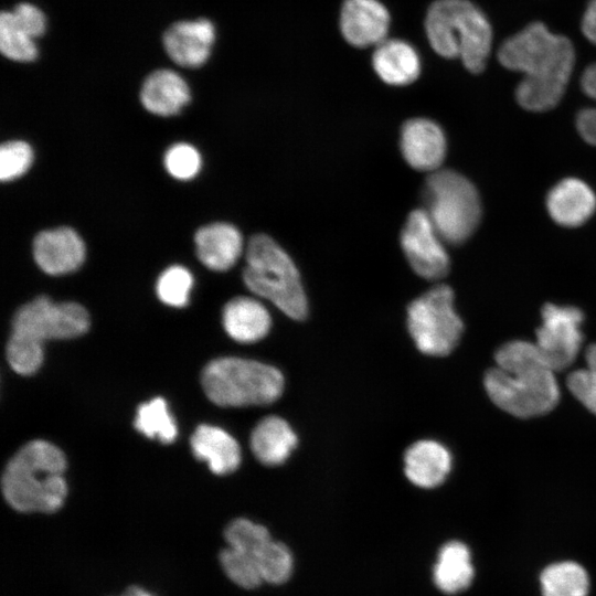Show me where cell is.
<instances>
[{"mask_svg":"<svg viewBox=\"0 0 596 596\" xmlns=\"http://www.w3.org/2000/svg\"><path fill=\"white\" fill-rule=\"evenodd\" d=\"M297 445V436L290 425L279 416L263 418L253 429L251 448L264 465L283 464Z\"/></svg>","mask_w":596,"mask_h":596,"instance_id":"obj_23","label":"cell"},{"mask_svg":"<svg viewBox=\"0 0 596 596\" xmlns=\"http://www.w3.org/2000/svg\"><path fill=\"white\" fill-rule=\"evenodd\" d=\"M163 163L167 172L177 180L194 178L202 166L201 155L192 145L178 142L171 146L164 155Z\"/></svg>","mask_w":596,"mask_h":596,"instance_id":"obj_34","label":"cell"},{"mask_svg":"<svg viewBox=\"0 0 596 596\" xmlns=\"http://www.w3.org/2000/svg\"><path fill=\"white\" fill-rule=\"evenodd\" d=\"M542 323L534 342L549 366L557 372L568 368L576 359L583 333V312L573 306L545 304L541 311Z\"/></svg>","mask_w":596,"mask_h":596,"instance_id":"obj_10","label":"cell"},{"mask_svg":"<svg viewBox=\"0 0 596 596\" xmlns=\"http://www.w3.org/2000/svg\"><path fill=\"white\" fill-rule=\"evenodd\" d=\"M372 65L386 84L404 86L416 81L421 73V58L413 45L398 39H385L375 46Z\"/></svg>","mask_w":596,"mask_h":596,"instance_id":"obj_20","label":"cell"},{"mask_svg":"<svg viewBox=\"0 0 596 596\" xmlns=\"http://www.w3.org/2000/svg\"><path fill=\"white\" fill-rule=\"evenodd\" d=\"M220 562L226 576L243 588L253 589L263 582L254 555L227 547L221 552Z\"/></svg>","mask_w":596,"mask_h":596,"instance_id":"obj_31","label":"cell"},{"mask_svg":"<svg viewBox=\"0 0 596 596\" xmlns=\"http://www.w3.org/2000/svg\"><path fill=\"white\" fill-rule=\"evenodd\" d=\"M581 85L583 92L596 100V63L585 70ZM576 127L585 141L596 146V108L582 109L576 117Z\"/></svg>","mask_w":596,"mask_h":596,"instance_id":"obj_35","label":"cell"},{"mask_svg":"<svg viewBox=\"0 0 596 596\" xmlns=\"http://www.w3.org/2000/svg\"><path fill=\"white\" fill-rule=\"evenodd\" d=\"M89 328L87 310L77 302H53L39 296L21 306L12 319L7 343V359L19 374L35 373L43 362V343L47 340L72 339Z\"/></svg>","mask_w":596,"mask_h":596,"instance_id":"obj_3","label":"cell"},{"mask_svg":"<svg viewBox=\"0 0 596 596\" xmlns=\"http://www.w3.org/2000/svg\"><path fill=\"white\" fill-rule=\"evenodd\" d=\"M10 14L13 21L31 38L41 36L45 31V17L35 6L21 2L14 7Z\"/></svg>","mask_w":596,"mask_h":596,"instance_id":"obj_36","label":"cell"},{"mask_svg":"<svg viewBox=\"0 0 596 596\" xmlns=\"http://www.w3.org/2000/svg\"><path fill=\"white\" fill-rule=\"evenodd\" d=\"M193 455L205 460L216 475L234 471L241 462V449L237 441L224 429L200 425L191 437Z\"/></svg>","mask_w":596,"mask_h":596,"instance_id":"obj_22","label":"cell"},{"mask_svg":"<svg viewBox=\"0 0 596 596\" xmlns=\"http://www.w3.org/2000/svg\"><path fill=\"white\" fill-rule=\"evenodd\" d=\"M255 558L263 582L279 585L287 582L291 575L292 556L289 549L280 542L269 541Z\"/></svg>","mask_w":596,"mask_h":596,"instance_id":"obj_28","label":"cell"},{"mask_svg":"<svg viewBox=\"0 0 596 596\" xmlns=\"http://www.w3.org/2000/svg\"><path fill=\"white\" fill-rule=\"evenodd\" d=\"M202 385L206 396L220 406L265 405L281 395L284 376L269 364L225 356L206 364Z\"/></svg>","mask_w":596,"mask_h":596,"instance_id":"obj_7","label":"cell"},{"mask_svg":"<svg viewBox=\"0 0 596 596\" xmlns=\"http://www.w3.org/2000/svg\"><path fill=\"white\" fill-rule=\"evenodd\" d=\"M447 143L443 129L433 120L413 118L401 131V150L405 161L419 171L439 169L446 155Z\"/></svg>","mask_w":596,"mask_h":596,"instance_id":"obj_15","label":"cell"},{"mask_svg":"<svg viewBox=\"0 0 596 596\" xmlns=\"http://www.w3.org/2000/svg\"><path fill=\"white\" fill-rule=\"evenodd\" d=\"M444 243L424 209L409 213L401 233V245L418 276L437 280L447 275L450 262Z\"/></svg>","mask_w":596,"mask_h":596,"instance_id":"obj_11","label":"cell"},{"mask_svg":"<svg viewBox=\"0 0 596 596\" xmlns=\"http://www.w3.org/2000/svg\"><path fill=\"white\" fill-rule=\"evenodd\" d=\"M121 596H153V595L141 587L131 586L127 588Z\"/></svg>","mask_w":596,"mask_h":596,"instance_id":"obj_38","label":"cell"},{"mask_svg":"<svg viewBox=\"0 0 596 596\" xmlns=\"http://www.w3.org/2000/svg\"><path fill=\"white\" fill-rule=\"evenodd\" d=\"M540 582L542 596H587L589 590L587 572L572 561L546 566Z\"/></svg>","mask_w":596,"mask_h":596,"instance_id":"obj_25","label":"cell"},{"mask_svg":"<svg viewBox=\"0 0 596 596\" xmlns=\"http://www.w3.org/2000/svg\"><path fill=\"white\" fill-rule=\"evenodd\" d=\"M546 207L554 222L575 227L589 220L595 212L596 195L582 180L566 178L550 190Z\"/></svg>","mask_w":596,"mask_h":596,"instance_id":"obj_16","label":"cell"},{"mask_svg":"<svg viewBox=\"0 0 596 596\" xmlns=\"http://www.w3.org/2000/svg\"><path fill=\"white\" fill-rule=\"evenodd\" d=\"M433 50L443 57H459L471 73H480L490 54L492 31L485 14L468 0H436L425 19Z\"/></svg>","mask_w":596,"mask_h":596,"instance_id":"obj_5","label":"cell"},{"mask_svg":"<svg viewBox=\"0 0 596 596\" xmlns=\"http://www.w3.org/2000/svg\"><path fill=\"white\" fill-rule=\"evenodd\" d=\"M192 287L193 277L190 270L181 265H172L158 277L156 292L163 304L181 308L188 304Z\"/></svg>","mask_w":596,"mask_h":596,"instance_id":"obj_29","label":"cell"},{"mask_svg":"<svg viewBox=\"0 0 596 596\" xmlns=\"http://www.w3.org/2000/svg\"><path fill=\"white\" fill-rule=\"evenodd\" d=\"M496 366L485 375L490 400L504 412L520 417L541 416L553 409L560 398L555 371L542 358L535 343L513 340L501 345Z\"/></svg>","mask_w":596,"mask_h":596,"instance_id":"obj_2","label":"cell"},{"mask_svg":"<svg viewBox=\"0 0 596 596\" xmlns=\"http://www.w3.org/2000/svg\"><path fill=\"white\" fill-rule=\"evenodd\" d=\"M582 31L586 39L596 44V0H589L582 20Z\"/></svg>","mask_w":596,"mask_h":596,"instance_id":"obj_37","label":"cell"},{"mask_svg":"<svg viewBox=\"0 0 596 596\" xmlns=\"http://www.w3.org/2000/svg\"><path fill=\"white\" fill-rule=\"evenodd\" d=\"M498 58L505 68L523 74L515 89L519 105L526 110L545 111L561 100L575 52L566 36L533 22L501 44Z\"/></svg>","mask_w":596,"mask_h":596,"instance_id":"obj_1","label":"cell"},{"mask_svg":"<svg viewBox=\"0 0 596 596\" xmlns=\"http://www.w3.org/2000/svg\"><path fill=\"white\" fill-rule=\"evenodd\" d=\"M424 210L445 243L459 245L476 231L481 202L475 185L449 169L430 172L423 189Z\"/></svg>","mask_w":596,"mask_h":596,"instance_id":"obj_8","label":"cell"},{"mask_svg":"<svg viewBox=\"0 0 596 596\" xmlns=\"http://www.w3.org/2000/svg\"><path fill=\"white\" fill-rule=\"evenodd\" d=\"M214 39L213 23L200 18L170 25L163 34L162 43L168 56L175 64L193 68L207 61Z\"/></svg>","mask_w":596,"mask_h":596,"instance_id":"obj_14","label":"cell"},{"mask_svg":"<svg viewBox=\"0 0 596 596\" xmlns=\"http://www.w3.org/2000/svg\"><path fill=\"white\" fill-rule=\"evenodd\" d=\"M66 458L46 440H32L9 460L1 488L8 504L19 512H55L67 493Z\"/></svg>","mask_w":596,"mask_h":596,"instance_id":"obj_4","label":"cell"},{"mask_svg":"<svg viewBox=\"0 0 596 596\" xmlns=\"http://www.w3.org/2000/svg\"><path fill=\"white\" fill-rule=\"evenodd\" d=\"M224 538L228 547L254 556L272 541L265 526L243 518L233 520L226 526Z\"/></svg>","mask_w":596,"mask_h":596,"instance_id":"obj_30","label":"cell"},{"mask_svg":"<svg viewBox=\"0 0 596 596\" xmlns=\"http://www.w3.org/2000/svg\"><path fill=\"white\" fill-rule=\"evenodd\" d=\"M473 566L469 549L459 541L441 546L433 570L435 585L446 594L465 590L472 582Z\"/></svg>","mask_w":596,"mask_h":596,"instance_id":"obj_24","label":"cell"},{"mask_svg":"<svg viewBox=\"0 0 596 596\" xmlns=\"http://www.w3.org/2000/svg\"><path fill=\"white\" fill-rule=\"evenodd\" d=\"M226 333L237 342L252 343L267 336L272 319L265 306L255 298L236 297L223 308Z\"/></svg>","mask_w":596,"mask_h":596,"instance_id":"obj_21","label":"cell"},{"mask_svg":"<svg viewBox=\"0 0 596 596\" xmlns=\"http://www.w3.org/2000/svg\"><path fill=\"white\" fill-rule=\"evenodd\" d=\"M451 468L447 448L435 440H418L404 456V471L408 480L421 488H434L444 482Z\"/></svg>","mask_w":596,"mask_h":596,"instance_id":"obj_19","label":"cell"},{"mask_svg":"<svg viewBox=\"0 0 596 596\" xmlns=\"http://www.w3.org/2000/svg\"><path fill=\"white\" fill-rule=\"evenodd\" d=\"M194 244L200 262L216 272L233 267L243 252L242 234L232 224L223 222L200 227Z\"/></svg>","mask_w":596,"mask_h":596,"instance_id":"obj_17","label":"cell"},{"mask_svg":"<svg viewBox=\"0 0 596 596\" xmlns=\"http://www.w3.org/2000/svg\"><path fill=\"white\" fill-rule=\"evenodd\" d=\"M33 150L23 140L6 141L0 147V179L9 182L22 177L33 162Z\"/></svg>","mask_w":596,"mask_h":596,"instance_id":"obj_33","label":"cell"},{"mask_svg":"<svg viewBox=\"0 0 596 596\" xmlns=\"http://www.w3.org/2000/svg\"><path fill=\"white\" fill-rule=\"evenodd\" d=\"M32 251L39 268L51 276L77 270L86 256L82 237L67 226L40 232L34 237Z\"/></svg>","mask_w":596,"mask_h":596,"instance_id":"obj_12","label":"cell"},{"mask_svg":"<svg viewBox=\"0 0 596 596\" xmlns=\"http://www.w3.org/2000/svg\"><path fill=\"white\" fill-rule=\"evenodd\" d=\"M0 51L15 62H31L38 56L34 39L13 21L10 11L0 15Z\"/></svg>","mask_w":596,"mask_h":596,"instance_id":"obj_27","label":"cell"},{"mask_svg":"<svg viewBox=\"0 0 596 596\" xmlns=\"http://www.w3.org/2000/svg\"><path fill=\"white\" fill-rule=\"evenodd\" d=\"M586 366L573 371L567 376L570 392L596 415V344L586 350Z\"/></svg>","mask_w":596,"mask_h":596,"instance_id":"obj_32","label":"cell"},{"mask_svg":"<svg viewBox=\"0 0 596 596\" xmlns=\"http://www.w3.org/2000/svg\"><path fill=\"white\" fill-rule=\"evenodd\" d=\"M135 427L149 438H159L162 443H171L177 437L175 422L169 413L167 403L156 397L141 404L137 409Z\"/></svg>","mask_w":596,"mask_h":596,"instance_id":"obj_26","label":"cell"},{"mask_svg":"<svg viewBox=\"0 0 596 596\" xmlns=\"http://www.w3.org/2000/svg\"><path fill=\"white\" fill-rule=\"evenodd\" d=\"M390 20L387 9L379 0H344L340 11V30L353 46H376L387 39Z\"/></svg>","mask_w":596,"mask_h":596,"instance_id":"obj_13","label":"cell"},{"mask_svg":"<svg viewBox=\"0 0 596 596\" xmlns=\"http://www.w3.org/2000/svg\"><path fill=\"white\" fill-rule=\"evenodd\" d=\"M243 280L253 294L269 300L289 318H306L308 304L299 272L268 235L257 234L248 241Z\"/></svg>","mask_w":596,"mask_h":596,"instance_id":"obj_6","label":"cell"},{"mask_svg":"<svg viewBox=\"0 0 596 596\" xmlns=\"http://www.w3.org/2000/svg\"><path fill=\"white\" fill-rule=\"evenodd\" d=\"M187 82L171 70H157L149 74L140 89V102L151 114L173 116L190 102Z\"/></svg>","mask_w":596,"mask_h":596,"instance_id":"obj_18","label":"cell"},{"mask_svg":"<svg viewBox=\"0 0 596 596\" xmlns=\"http://www.w3.org/2000/svg\"><path fill=\"white\" fill-rule=\"evenodd\" d=\"M407 328L417 349L444 356L458 344L464 323L454 308V291L437 285L414 299L407 308Z\"/></svg>","mask_w":596,"mask_h":596,"instance_id":"obj_9","label":"cell"}]
</instances>
